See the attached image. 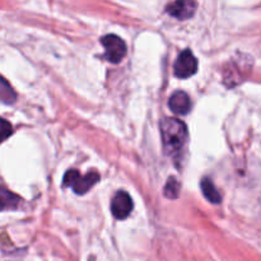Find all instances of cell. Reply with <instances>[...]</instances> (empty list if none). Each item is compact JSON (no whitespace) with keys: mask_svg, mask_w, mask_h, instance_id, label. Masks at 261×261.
I'll return each mask as SVG.
<instances>
[{"mask_svg":"<svg viewBox=\"0 0 261 261\" xmlns=\"http://www.w3.org/2000/svg\"><path fill=\"white\" fill-rule=\"evenodd\" d=\"M161 135L165 152L177 154L188 142V126L182 121L172 117H166L161 121Z\"/></svg>","mask_w":261,"mask_h":261,"instance_id":"obj_1","label":"cell"},{"mask_svg":"<svg viewBox=\"0 0 261 261\" xmlns=\"http://www.w3.org/2000/svg\"><path fill=\"white\" fill-rule=\"evenodd\" d=\"M198 70V59L190 50H185L178 55L173 65V73L177 78L186 79L193 76Z\"/></svg>","mask_w":261,"mask_h":261,"instance_id":"obj_4","label":"cell"},{"mask_svg":"<svg viewBox=\"0 0 261 261\" xmlns=\"http://www.w3.org/2000/svg\"><path fill=\"white\" fill-rule=\"evenodd\" d=\"M195 9L196 3L194 2H175L168 4L167 8H166L168 14L180 20L189 19V18L193 17Z\"/></svg>","mask_w":261,"mask_h":261,"instance_id":"obj_6","label":"cell"},{"mask_svg":"<svg viewBox=\"0 0 261 261\" xmlns=\"http://www.w3.org/2000/svg\"><path fill=\"white\" fill-rule=\"evenodd\" d=\"M168 107L177 115H186L191 110V99L186 92H175L168 99Z\"/></svg>","mask_w":261,"mask_h":261,"instance_id":"obj_7","label":"cell"},{"mask_svg":"<svg viewBox=\"0 0 261 261\" xmlns=\"http://www.w3.org/2000/svg\"><path fill=\"white\" fill-rule=\"evenodd\" d=\"M17 201L18 198L14 195V194L9 193L5 189H3L2 191V209L5 211V209H10V208H14L17 205Z\"/></svg>","mask_w":261,"mask_h":261,"instance_id":"obj_11","label":"cell"},{"mask_svg":"<svg viewBox=\"0 0 261 261\" xmlns=\"http://www.w3.org/2000/svg\"><path fill=\"white\" fill-rule=\"evenodd\" d=\"M200 188H201V193L203 195L205 196V199L208 201H211L212 204H219L222 201L221 195H219L218 190L216 189L214 184L212 182L211 178L205 177L201 180L200 184Z\"/></svg>","mask_w":261,"mask_h":261,"instance_id":"obj_8","label":"cell"},{"mask_svg":"<svg viewBox=\"0 0 261 261\" xmlns=\"http://www.w3.org/2000/svg\"><path fill=\"white\" fill-rule=\"evenodd\" d=\"M165 195L167 196L168 199H176L178 196V193H180V184L176 180L175 177L168 178L167 184L165 186V190H163Z\"/></svg>","mask_w":261,"mask_h":261,"instance_id":"obj_10","label":"cell"},{"mask_svg":"<svg viewBox=\"0 0 261 261\" xmlns=\"http://www.w3.org/2000/svg\"><path fill=\"white\" fill-rule=\"evenodd\" d=\"M99 180L97 172H88L86 176H81L79 171L69 170L64 176V186H69L78 195H84L94 184Z\"/></svg>","mask_w":261,"mask_h":261,"instance_id":"obj_2","label":"cell"},{"mask_svg":"<svg viewBox=\"0 0 261 261\" xmlns=\"http://www.w3.org/2000/svg\"><path fill=\"white\" fill-rule=\"evenodd\" d=\"M0 99L3 103L9 105L15 101V93L12 87L8 84L7 79L2 78V87H0Z\"/></svg>","mask_w":261,"mask_h":261,"instance_id":"obj_9","label":"cell"},{"mask_svg":"<svg viewBox=\"0 0 261 261\" xmlns=\"http://www.w3.org/2000/svg\"><path fill=\"white\" fill-rule=\"evenodd\" d=\"M101 43L103 45L106 54L105 58L110 61V63L117 64L125 58L126 55V45H125L124 40L120 38L116 35H106L101 38Z\"/></svg>","mask_w":261,"mask_h":261,"instance_id":"obj_3","label":"cell"},{"mask_svg":"<svg viewBox=\"0 0 261 261\" xmlns=\"http://www.w3.org/2000/svg\"><path fill=\"white\" fill-rule=\"evenodd\" d=\"M2 133H3L2 140H5L8 137L12 135V126H10L9 122H8L5 119L2 120Z\"/></svg>","mask_w":261,"mask_h":261,"instance_id":"obj_12","label":"cell"},{"mask_svg":"<svg viewBox=\"0 0 261 261\" xmlns=\"http://www.w3.org/2000/svg\"><path fill=\"white\" fill-rule=\"evenodd\" d=\"M134 204L132 198L125 191H117L111 200V212L112 216L116 219H125L130 216Z\"/></svg>","mask_w":261,"mask_h":261,"instance_id":"obj_5","label":"cell"}]
</instances>
